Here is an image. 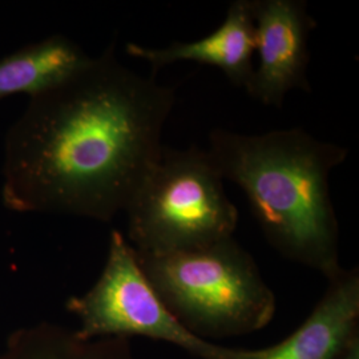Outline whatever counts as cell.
I'll use <instances>...</instances> for the list:
<instances>
[{
    "label": "cell",
    "mask_w": 359,
    "mask_h": 359,
    "mask_svg": "<svg viewBox=\"0 0 359 359\" xmlns=\"http://www.w3.org/2000/svg\"><path fill=\"white\" fill-rule=\"evenodd\" d=\"M338 359H359V335L354 338Z\"/></svg>",
    "instance_id": "11"
},
{
    "label": "cell",
    "mask_w": 359,
    "mask_h": 359,
    "mask_svg": "<svg viewBox=\"0 0 359 359\" xmlns=\"http://www.w3.org/2000/svg\"><path fill=\"white\" fill-rule=\"evenodd\" d=\"M90 56L65 35H52L0 59V100L28 99L60 84L90 62Z\"/></svg>",
    "instance_id": "9"
},
{
    "label": "cell",
    "mask_w": 359,
    "mask_h": 359,
    "mask_svg": "<svg viewBox=\"0 0 359 359\" xmlns=\"http://www.w3.org/2000/svg\"><path fill=\"white\" fill-rule=\"evenodd\" d=\"M252 13L258 65L245 90L280 108L290 90H311L309 40L317 23L304 0H252Z\"/></svg>",
    "instance_id": "6"
},
{
    "label": "cell",
    "mask_w": 359,
    "mask_h": 359,
    "mask_svg": "<svg viewBox=\"0 0 359 359\" xmlns=\"http://www.w3.org/2000/svg\"><path fill=\"white\" fill-rule=\"evenodd\" d=\"M359 335L358 269H344L305 322L283 342L261 350H237L236 359H338Z\"/></svg>",
    "instance_id": "7"
},
{
    "label": "cell",
    "mask_w": 359,
    "mask_h": 359,
    "mask_svg": "<svg viewBox=\"0 0 359 359\" xmlns=\"http://www.w3.org/2000/svg\"><path fill=\"white\" fill-rule=\"evenodd\" d=\"M175 88L121 63L111 44L31 97L4 140L1 201L16 213L109 222L164 147Z\"/></svg>",
    "instance_id": "1"
},
{
    "label": "cell",
    "mask_w": 359,
    "mask_h": 359,
    "mask_svg": "<svg viewBox=\"0 0 359 359\" xmlns=\"http://www.w3.org/2000/svg\"><path fill=\"white\" fill-rule=\"evenodd\" d=\"M65 308L79 320L76 333L83 339L144 337L176 345L197 358L237 357V350L198 338L177 321L154 292L121 231L111 233L99 280L84 294L71 297Z\"/></svg>",
    "instance_id": "5"
},
{
    "label": "cell",
    "mask_w": 359,
    "mask_h": 359,
    "mask_svg": "<svg viewBox=\"0 0 359 359\" xmlns=\"http://www.w3.org/2000/svg\"><path fill=\"white\" fill-rule=\"evenodd\" d=\"M126 52L151 65L154 76L164 67L179 62L212 65L233 86L244 88L253 75L256 52L252 0H234L224 22L212 34L194 41H175L164 48L128 43Z\"/></svg>",
    "instance_id": "8"
},
{
    "label": "cell",
    "mask_w": 359,
    "mask_h": 359,
    "mask_svg": "<svg viewBox=\"0 0 359 359\" xmlns=\"http://www.w3.org/2000/svg\"><path fill=\"white\" fill-rule=\"evenodd\" d=\"M208 152L222 179L244 191L273 249L326 280L344 270L329 177L346 161V148L302 128L258 135L216 129Z\"/></svg>",
    "instance_id": "2"
},
{
    "label": "cell",
    "mask_w": 359,
    "mask_h": 359,
    "mask_svg": "<svg viewBox=\"0 0 359 359\" xmlns=\"http://www.w3.org/2000/svg\"><path fill=\"white\" fill-rule=\"evenodd\" d=\"M0 359H137L130 339H83L76 330L52 322L16 329L7 337Z\"/></svg>",
    "instance_id": "10"
},
{
    "label": "cell",
    "mask_w": 359,
    "mask_h": 359,
    "mask_svg": "<svg viewBox=\"0 0 359 359\" xmlns=\"http://www.w3.org/2000/svg\"><path fill=\"white\" fill-rule=\"evenodd\" d=\"M135 256L168 310L198 338L255 333L276 314V295L234 237L191 252Z\"/></svg>",
    "instance_id": "3"
},
{
    "label": "cell",
    "mask_w": 359,
    "mask_h": 359,
    "mask_svg": "<svg viewBox=\"0 0 359 359\" xmlns=\"http://www.w3.org/2000/svg\"><path fill=\"white\" fill-rule=\"evenodd\" d=\"M127 241L139 255L191 252L233 237L238 210L208 151L163 147L133 193Z\"/></svg>",
    "instance_id": "4"
}]
</instances>
